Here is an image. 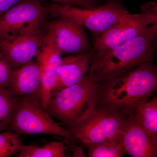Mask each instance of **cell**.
I'll return each instance as SVG.
<instances>
[{
    "mask_svg": "<svg viewBox=\"0 0 157 157\" xmlns=\"http://www.w3.org/2000/svg\"><path fill=\"white\" fill-rule=\"evenodd\" d=\"M157 88L156 67L152 62L144 63L115 78L97 82L96 106L131 115Z\"/></svg>",
    "mask_w": 157,
    "mask_h": 157,
    "instance_id": "cell-1",
    "label": "cell"
},
{
    "mask_svg": "<svg viewBox=\"0 0 157 157\" xmlns=\"http://www.w3.org/2000/svg\"><path fill=\"white\" fill-rule=\"evenodd\" d=\"M157 22L139 36L108 50L94 52L89 73L97 82L109 80L152 61L156 52Z\"/></svg>",
    "mask_w": 157,
    "mask_h": 157,
    "instance_id": "cell-2",
    "label": "cell"
},
{
    "mask_svg": "<svg viewBox=\"0 0 157 157\" xmlns=\"http://www.w3.org/2000/svg\"><path fill=\"white\" fill-rule=\"evenodd\" d=\"M97 104V82L88 72L76 84L52 94L46 111L69 130Z\"/></svg>",
    "mask_w": 157,
    "mask_h": 157,
    "instance_id": "cell-3",
    "label": "cell"
},
{
    "mask_svg": "<svg viewBox=\"0 0 157 157\" xmlns=\"http://www.w3.org/2000/svg\"><path fill=\"white\" fill-rule=\"evenodd\" d=\"M56 17H66L88 29L94 42L108 29L129 14L120 0H106L105 4L90 9L53 3L45 7Z\"/></svg>",
    "mask_w": 157,
    "mask_h": 157,
    "instance_id": "cell-4",
    "label": "cell"
},
{
    "mask_svg": "<svg viewBox=\"0 0 157 157\" xmlns=\"http://www.w3.org/2000/svg\"><path fill=\"white\" fill-rule=\"evenodd\" d=\"M9 131L21 135H51L76 139L67 129L64 128L52 118L41 105V96H17L16 108Z\"/></svg>",
    "mask_w": 157,
    "mask_h": 157,
    "instance_id": "cell-5",
    "label": "cell"
},
{
    "mask_svg": "<svg viewBox=\"0 0 157 157\" xmlns=\"http://www.w3.org/2000/svg\"><path fill=\"white\" fill-rule=\"evenodd\" d=\"M127 115L96 106L69 132L84 147L118 137Z\"/></svg>",
    "mask_w": 157,
    "mask_h": 157,
    "instance_id": "cell-6",
    "label": "cell"
},
{
    "mask_svg": "<svg viewBox=\"0 0 157 157\" xmlns=\"http://www.w3.org/2000/svg\"><path fill=\"white\" fill-rule=\"evenodd\" d=\"M157 22V4L149 2L139 14H129L101 34L94 42V52L115 48L136 38L152 24Z\"/></svg>",
    "mask_w": 157,
    "mask_h": 157,
    "instance_id": "cell-7",
    "label": "cell"
},
{
    "mask_svg": "<svg viewBox=\"0 0 157 157\" xmlns=\"http://www.w3.org/2000/svg\"><path fill=\"white\" fill-rule=\"evenodd\" d=\"M47 9L38 0H25L0 16V39L13 38L40 29Z\"/></svg>",
    "mask_w": 157,
    "mask_h": 157,
    "instance_id": "cell-8",
    "label": "cell"
},
{
    "mask_svg": "<svg viewBox=\"0 0 157 157\" xmlns=\"http://www.w3.org/2000/svg\"><path fill=\"white\" fill-rule=\"evenodd\" d=\"M43 22L46 33L51 36L62 55H75L88 52L91 46L84 27L66 17Z\"/></svg>",
    "mask_w": 157,
    "mask_h": 157,
    "instance_id": "cell-9",
    "label": "cell"
},
{
    "mask_svg": "<svg viewBox=\"0 0 157 157\" xmlns=\"http://www.w3.org/2000/svg\"><path fill=\"white\" fill-rule=\"evenodd\" d=\"M46 33L39 29L13 38L0 39V52L12 71L36 57Z\"/></svg>",
    "mask_w": 157,
    "mask_h": 157,
    "instance_id": "cell-10",
    "label": "cell"
},
{
    "mask_svg": "<svg viewBox=\"0 0 157 157\" xmlns=\"http://www.w3.org/2000/svg\"><path fill=\"white\" fill-rule=\"evenodd\" d=\"M119 135L126 154L133 157L157 156V136L144 128L134 114L124 119Z\"/></svg>",
    "mask_w": 157,
    "mask_h": 157,
    "instance_id": "cell-11",
    "label": "cell"
},
{
    "mask_svg": "<svg viewBox=\"0 0 157 157\" xmlns=\"http://www.w3.org/2000/svg\"><path fill=\"white\" fill-rule=\"evenodd\" d=\"M62 54L51 36L46 33L42 48L36 59L41 69V105L46 111L52 97V92L57 81V69Z\"/></svg>",
    "mask_w": 157,
    "mask_h": 157,
    "instance_id": "cell-12",
    "label": "cell"
},
{
    "mask_svg": "<svg viewBox=\"0 0 157 157\" xmlns=\"http://www.w3.org/2000/svg\"><path fill=\"white\" fill-rule=\"evenodd\" d=\"M94 51L62 57L57 69V81L52 94L76 84L89 72L90 60Z\"/></svg>",
    "mask_w": 157,
    "mask_h": 157,
    "instance_id": "cell-13",
    "label": "cell"
},
{
    "mask_svg": "<svg viewBox=\"0 0 157 157\" xmlns=\"http://www.w3.org/2000/svg\"><path fill=\"white\" fill-rule=\"evenodd\" d=\"M41 77L40 64L37 59L33 60L12 70L8 88L17 96H41Z\"/></svg>",
    "mask_w": 157,
    "mask_h": 157,
    "instance_id": "cell-14",
    "label": "cell"
},
{
    "mask_svg": "<svg viewBox=\"0 0 157 157\" xmlns=\"http://www.w3.org/2000/svg\"><path fill=\"white\" fill-rule=\"evenodd\" d=\"M137 121L152 135L157 136V97L137 105L133 113Z\"/></svg>",
    "mask_w": 157,
    "mask_h": 157,
    "instance_id": "cell-15",
    "label": "cell"
},
{
    "mask_svg": "<svg viewBox=\"0 0 157 157\" xmlns=\"http://www.w3.org/2000/svg\"><path fill=\"white\" fill-rule=\"evenodd\" d=\"M67 139L62 142L52 141L42 147L25 145L20 152L18 157H65L67 148L64 144Z\"/></svg>",
    "mask_w": 157,
    "mask_h": 157,
    "instance_id": "cell-16",
    "label": "cell"
},
{
    "mask_svg": "<svg viewBox=\"0 0 157 157\" xmlns=\"http://www.w3.org/2000/svg\"><path fill=\"white\" fill-rule=\"evenodd\" d=\"M17 97L8 88L0 87V132L9 129Z\"/></svg>",
    "mask_w": 157,
    "mask_h": 157,
    "instance_id": "cell-17",
    "label": "cell"
},
{
    "mask_svg": "<svg viewBox=\"0 0 157 157\" xmlns=\"http://www.w3.org/2000/svg\"><path fill=\"white\" fill-rule=\"evenodd\" d=\"M89 157H122L124 151L120 135L115 137L86 147Z\"/></svg>",
    "mask_w": 157,
    "mask_h": 157,
    "instance_id": "cell-18",
    "label": "cell"
},
{
    "mask_svg": "<svg viewBox=\"0 0 157 157\" xmlns=\"http://www.w3.org/2000/svg\"><path fill=\"white\" fill-rule=\"evenodd\" d=\"M25 146L16 132H0V157L11 156L19 153Z\"/></svg>",
    "mask_w": 157,
    "mask_h": 157,
    "instance_id": "cell-19",
    "label": "cell"
},
{
    "mask_svg": "<svg viewBox=\"0 0 157 157\" xmlns=\"http://www.w3.org/2000/svg\"><path fill=\"white\" fill-rule=\"evenodd\" d=\"M12 70L0 52V87L9 88L11 82Z\"/></svg>",
    "mask_w": 157,
    "mask_h": 157,
    "instance_id": "cell-20",
    "label": "cell"
},
{
    "mask_svg": "<svg viewBox=\"0 0 157 157\" xmlns=\"http://www.w3.org/2000/svg\"><path fill=\"white\" fill-rule=\"evenodd\" d=\"M40 1V0H38ZM53 3L64 6H76L83 9H90L98 7L101 0H51ZM104 1V0H103Z\"/></svg>",
    "mask_w": 157,
    "mask_h": 157,
    "instance_id": "cell-21",
    "label": "cell"
},
{
    "mask_svg": "<svg viewBox=\"0 0 157 157\" xmlns=\"http://www.w3.org/2000/svg\"><path fill=\"white\" fill-rule=\"evenodd\" d=\"M25 0H0V16L20 2Z\"/></svg>",
    "mask_w": 157,
    "mask_h": 157,
    "instance_id": "cell-22",
    "label": "cell"
}]
</instances>
